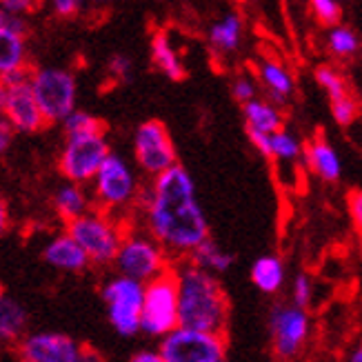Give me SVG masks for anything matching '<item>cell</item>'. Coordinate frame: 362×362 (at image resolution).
<instances>
[{
  "label": "cell",
  "mask_w": 362,
  "mask_h": 362,
  "mask_svg": "<svg viewBox=\"0 0 362 362\" xmlns=\"http://www.w3.org/2000/svg\"><path fill=\"white\" fill-rule=\"evenodd\" d=\"M178 287V325L225 334L229 300L216 274L182 258L174 269Z\"/></svg>",
  "instance_id": "2"
},
{
  "label": "cell",
  "mask_w": 362,
  "mask_h": 362,
  "mask_svg": "<svg viewBox=\"0 0 362 362\" xmlns=\"http://www.w3.org/2000/svg\"><path fill=\"white\" fill-rule=\"evenodd\" d=\"M313 298V282L307 274H298L293 278V287H291V303L307 309L311 305Z\"/></svg>",
  "instance_id": "32"
},
{
  "label": "cell",
  "mask_w": 362,
  "mask_h": 362,
  "mask_svg": "<svg viewBox=\"0 0 362 362\" xmlns=\"http://www.w3.org/2000/svg\"><path fill=\"white\" fill-rule=\"evenodd\" d=\"M187 260H192L194 264H198L200 269H207L211 274H225L231 269L233 264V254H229L227 249H223L218 243H214L211 238H204L192 254L187 256Z\"/></svg>",
  "instance_id": "25"
},
{
  "label": "cell",
  "mask_w": 362,
  "mask_h": 362,
  "mask_svg": "<svg viewBox=\"0 0 362 362\" xmlns=\"http://www.w3.org/2000/svg\"><path fill=\"white\" fill-rule=\"evenodd\" d=\"M29 85L47 122H62L78 107V81L69 69H29Z\"/></svg>",
  "instance_id": "6"
},
{
  "label": "cell",
  "mask_w": 362,
  "mask_h": 362,
  "mask_svg": "<svg viewBox=\"0 0 362 362\" xmlns=\"http://www.w3.org/2000/svg\"><path fill=\"white\" fill-rule=\"evenodd\" d=\"M309 5H311V11L316 13V18L327 27L338 25L342 18L340 0H309Z\"/></svg>",
  "instance_id": "31"
},
{
  "label": "cell",
  "mask_w": 362,
  "mask_h": 362,
  "mask_svg": "<svg viewBox=\"0 0 362 362\" xmlns=\"http://www.w3.org/2000/svg\"><path fill=\"white\" fill-rule=\"evenodd\" d=\"M347 360H349V362H362V344H360V347H356V349L349 354Z\"/></svg>",
  "instance_id": "42"
},
{
  "label": "cell",
  "mask_w": 362,
  "mask_h": 362,
  "mask_svg": "<svg viewBox=\"0 0 362 362\" xmlns=\"http://www.w3.org/2000/svg\"><path fill=\"white\" fill-rule=\"evenodd\" d=\"M38 7V0H0V9L7 18H25Z\"/></svg>",
  "instance_id": "33"
},
{
  "label": "cell",
  "mask_w": 362,
  "mask_h": 362,
  "mask_svg": "<svg viewBox=\"0 0 362 362\" xmlns=\"http://www.w3.org/2000/svg\"><path fill=\"white\" fill-rule=\"evenodd\" d=\"M332 103V116L338 124L342 127H349V124L356 120L358 112H360V105L358 100L351 96V93H344V96L336 98V100H329Z\"/></svg>",
  "instance_id": "30"
},
{
  "label": "cell",
  "mask_w": 362,
  "mask_h": 362,
  "mask_svg": "<svg viewBox=\"0 0 362 362\" xmlns=\"http://www.w3.org/2000/svg\"><path fill=\"white\" fill-rule=\"evenodd\" d=\"M62 129L65 134H85V132H98L105 129V124L89 112H83V109H74V112L62 120Z\"/></svg>",
  "instance_id": "29"
},
{
  "label": "cell",
  "mask_w": 362,
  "mask_h": 362,
  "mask_svg": "<svg viewBox=\"0 0 362 362\" xmlns=\"http://www.w3.org/2000/svg\"><path fill=\"white\" fill-rule=\"evenodd\" d=\"M158 351L163 362H223L227 360V340L225 334L178 325L160 338Z\"/></svg>",
  "instance_id": "8"
},
{
  "label": "cell",
  "mask_w": 362,
  "mask_h": 362,
  "mask_svg": "<svg viewBox=\"0 0 362 362\" xmlns=\"http://www.w3.org/2000/svg\"><path fill=\"white\" fill-rule=\"evenodd\" d=\"M132 360H134V362H163L158 347H156V349H140V351L134 354Z\"/></svg>",
  "instance_id": "39"
},
{
  "label": "cell",
  "mask_w": 362,
  "mask_h": 362,
  "mask_svg": "<svg viewBox=\"0 0 362 362\" xmlns=\"http://www.w3.org/2000/svg\"><path fill=\"white\" fill-rule=\"evenodd\" d=\"M349 211H351V220H354L356 229L362 235V189L349 194Z\"/></svg>",
  "instance_id": "37"
},
{
  "label": "cell",
  "mask_w": 362,
  "mask_h": 362,
  "mask_svg": "<svg viewBox=\"0 0 362 362\" xmlns=\"http://www.w3.org/2000/svg\"><path fill=\"white\" fill-rule=\"evenodd\" d=\"M13 129H11V124L7 122V118L0 114V158L9 151L11 147V140H13Z\"/></svg>",
  "instance_id": "38"
},
{
  "label": "cell",
  "mask_w": 362,
  "mask_h": 362,
  "mask_svg": "<svg viewBox=\"0 0 362 362\" xmlns=\"http://www.w3.org/2000/svg\"><path fill=\"white\" fill-rule=\"evenodd\" d=\"M305 165L316 174L318 178H322L325 182H338L340 174H342V163L338 151L327 143V140L318 138L311 140L309 145H303V156Z\"/></svg>",
  "instance_id": "17"
},
{
  "label": "cell",
  "mask_w": 362,
  "mask_h": 362,
  "mask_svg": "<svg viewBox=\"0 0 362 362\" xmlns=\"http://www.w3.org/2000/svg\"><path fill=\"white\" fill-rule=\"evenodd\" d=\"M316 83L325 89L329 100H336V98L344 96V93H349V85L344 81V76L329 65H320L316 69Z\"/></svg>",
  "instance_id": "28"
},
{
  "label": "cell",
  "mask_w": 362,
  "mask_h": 362,
  "mask_svg": "<svg viewBox=\"0 0 362 362\" xmlns=\"http://www.w3.org/2000/svg\"><path fill=\"white\" fill-rule=\"evenodd\" d=\"M145 282L129 276H114L103 285V303L107 307V320L120 336H136L140 332V311H143Z\"/></svg>",
  "instance_id": "11"
},
{
  "label": "cell",
  "mask_w": 362,
  "mask_h": 362,
  "mask_svg": "<svg viewBox=\"0 0 362 362\" xmlns=\"http://www.w3.org/2000/svg\"><path fill=\"white\" fill-rule=\"evenodd\" d=\"M52 204H54L56 216H58L65 225L69 223V220L78 218L81 214H85L87 209L93 207L91 194L87 192V185L71 182V180H67L65 185H60V187L56 189V192H54V198H52Z\"/></svg>",
  "instance_id": "19"
},
{
  "label": "cell",
  "mask_w": 362,
  "mask_h": 362,
  "mask_svg": "<svg viewBox=\"0 0 362 362\" xmlns=\"http://www.w3.org/2000/svg\"><path fill=\"white\" fill-rule=\"evenodd\" d=\"M207 38L218 54H233L243 42V18L238 13H225L209 27Z\"/></svg>",
  "instance_id": "24"
},
{
  "label": "cell",
  "mask_w": 362,
  "mask_h": 362,
  "mask_svg": "<svg viewBox=\"0 0 362 362\" xmlns=\"http://www.w3.org/2000/svg\"><path fill=\"white\" fill-rule=\"evenodd\" d=\"M27 329V311L25 307L0 291V342H18Z\"/></svg>",
  "instance_id": "23"
},
{
  "label": "cell",
  "mask_w": 362,
  "mask_h": 362,
  "mask_svg": "<svg viewBox=\"0 0 362 362\" xmlns=\"http://www.w3.org/2000/svg\"><path fill=\"white\" fill-rule=\"evenodd\" d=\"M243 114H245V124L247 129L254 132H264L272 134L285 127V118H282L280 109L272 100H262V98H251L243 103Z\"/></svg>",
  "instance_id": "21"
},
{
  "label": "cell",
  "mask_w": 362,
  "mask_h": 362,
  "mask_svg": "<svg viewBox=\"0 0 362 362\" xmlns=\"http://www.w3.org/2000/svg\"><path fill=\"white\" fill-rule=\"evenodd\" d=\"M327 47L336 58H354L360 52V36L351 27L332 25L327 36Z\"/></svg>",
  "instance_id": "27"
},
{
  "label": "cell",
  "mask_w": 362,
  "mask_h": 362,
  "mask_svg": "<svg viewBox=\"0 0 362 362\" xmlns=\"http://www.w3.org/2000/svg\"><path fill=\"white\" fill-rule=\"evenodd\" d=\"M178 327V287L174 272H165L145 282L140 332L149 338H163Z\"/></svg>",
  "instance_id": "7"
},
{
  "label": "cell",
  "mask_w": 362,
  "mask_h": 362,
  "mask_svg": "<svg viewBox=\"0 0 362 362\" xmlns=\"http://www.w3.org/2000/svg\"><path fill=\"white\" fill-rule=\"evenodd\" d=\"M107 153H109V143L105 129L85 132V134H65V143H62L58 156V169L65 176V180L89 185L100 163L107 158Z\"/></svg>",
  "instance_id": "9"
},
{
  "label": "cell",
  "mask_w": 362,
  "mask_h": 362,
  "mask_svg": "<svg viewBox=\"0 0 362 362\" xmlns=\"http://www.w3.org/2000/svg\"><path fill=\"white\" fill-rule=\"evenodd\" d=\"M303 156L300 138L287 132L285 127L269 134V158L280 163H296Z\"/></svg>",
  "instance_id": "26"
},
{
  "label": "cell",
  "mask_w": 362,
  "mask_h": 362,
  "mask_svg": "<svg viewBox=\"0 0 362 362\" xmlns=\"http://www.w3.org/2000/svg\"><path fill=\"white\" fill-rule=\"evenodd\" d=\"M42 258H45L47 264H52L54 269L71 272V274L83 272L85 267L89 264V258L83 251V247L71 238V233L67 229L52 235V238L45 243Z\"/></svg>",
  "instance_id": "16"
},
{
  "label": "cell",
  "mask_w": 362,
  "mask_h": 362,
  "mask_svg": "<svg viewBox=\"0 0 362 362\" xmlns=\"http://www.w3.org/2000/svg\"><path fill=\"white\" fill-rule=\"evenodd\" d=\"M47 5L58 18H74L85 9V0H47Z\"/></svg>",
  "instance_id": "35"
},
{
  "label": "cell",
  "mask_w": 362,
  "mask_h": 362,
  "mask_svg": "<svg viewBox=\"0 0 362 362\" xmlns=\"http://www.w3.org/2000/svg\"><path fill=\"white\" fill-rule=\"evenodd\" d=\"M107 69H109V76L118 78V81H127V78L132 76V71H134L132 58L122 56V54H116V56H112V60H109Z\"/></svg>",
  "instance_id": "36"
},
{
  "label": "cell",
  "mask_w": 362,
  "mask_h": 362,
  "mask_svg": "<svg viewBox=\"0 0 362 362\" xmlns=\"http://www.w3.org/2000/svg\"><path fill=\"white\" fill-rule=\"evenodd\" d=\"M136 211L140 220L134 225L151 233L171 260L187 258L209 238V223L198 200L196 182L178 163L153 176L151 185L140 194Z\"/></svg>",
  "instance_id": "1"
},
{
  "label": "cell",
  "mask_w": 362,
  "mask_h": 362,
  "mask_svg": "<svg viewBox=\"0 0 362 362\" xmlns=\"http://www.w3.org/2000/svg\"><path fill=\"white\" fill-rule=\"evenodd\" d=\"M21 360L25 362H85L93 360L81 342L67 334L38 332L21 338Z\"/></svg>",
  "instance_id": "14"
},
{
  "label": "cell",
  "mask_w": 362,
  "mask_h": 362,
  "mask_svg": "<svg viewBox=\"0 0 362 362\" xmlns=\"http://www.w3.org/2000/svg\"><path fill=\"white\" fill-rule=\"evenodd\" d=\"M3 81V93H0V114L7 118L16 134H36L47 120L38 107L29 85V69L13 71L0 78Z\"/></svg>",
  "instance_id": "10"
},
{
  "label": "cell",
  "mask_w": 362,
  "mask_h": 362,
  "mask_svg": "<svg viewBox=\"0 0 362 362\" xmlns=\"http://www.w3.org/2000/svg\"><path fill=\"white\" fill-rule=\"evenodd\" d=\"M134 158L140 171L147 176H158L160 171L178 163L174 140L160 120L143 122L134 134Z\"/></svg>",
  "instance_id": "12"
},
{
  "label": "cell",
  "mask_w": 362,
  "mask_h": 362,
  "mask_svg": "<svg viewBox=\"0 0 362 362\" xmlns=\"http://www.w3.org/2000/svg\"><path fill=\"white\" fill-rule=\"evenodd\" d=\"M114 264L118 274L147 282L171 269V256L151 233L129 223L127 231H124V238L116 251Z\"/></svg>",
  "instance_id": "5"
},
{
  "label": "cell",
  "mask_w": 362,
  "mask_h": 362,
  "mask_svg": "<svg viewBox=\"0 0 362 362\" xmlns=\"http://www.w3.org/2000/svg\"><path fill=\"white\" fill-rule=\"evenodd\" d=\"M151 62L169 81H182L185 78L182 54L178 52V47L171 42L169 34H165V31H156L151 38Z\"/></svg>",
  "instance_id": "20"
},
{
  "label": "cell",
  "mask_w": 362,
  "mask_h": 362,
  "mask_svg": "<svg viewBox=\"0 0 362 362\" xmlns=\"http://www.w3.org/2000/svg\"><path fill=\"white\" fill-rule=\"evenodd\" d=\"M309 313L298 305H278L269 313V334L274 354L282 360L296 358L309 338Z\"/></svg>",
  "instance_id": "13"
},
{
  "label": "cell",
  "mask_w": 362,
  "mask_h": 362,
  "mask_svg": "<svg viewBox=\"0 0 362 362\" xmlns=\"http://www.w3.org/2000/svg\"><path fill=\"white\" fill-rule=\"evenodd\" d=\"M7 25V16H5V11L3 9H0V29H3Z\"/></svg>",
  "instance_id": "43"
},
{
  "label": "cell",
  "mask_w": 362,
  "mask_h": 362,
  "mask_svg": "<svg viewBox=\"0 0 362 362\" xmlns=\"http://www.w3.org/2000/svg\"><path fill=\"white\" fill-rule=\"evenodd\" d=\"M89 194L93 207L132 223L129 214L136 211L143 187H140L136 169L122 156L109 151L98 171L89 180Z\"/></svg>",
  "instance_id": "3"
},
{
  "label": "cell",
  "mask_w": 362,
  "mask_h": 362,
  "mask_svg": "<svg viewBox=\"0 0 362 362\" xmlns=\"http://www.w3.org/2000/svg\"><path fill=\"white\" fill-rule=\"evenodd\" d=\"M258 78L262 87L267 89V93H269V100L276 103L278 107L287 105V100L293 96V91H296L293 76L282 62L264 58L258 65Z\"/></svg>",
  "instance_id": "18"
},
{
  "label": "cell",
  "mask_w": 362,
  "mask_h": 362,
  "mask_svg": "<svg viewBox=\"0 0 362 362\" xmlns=\"http://www.w3.org/2000/svg\"><path fill=\"white\" fill-rule=\"evenodd\" d=\"M109 5V0H85V7L89 9H103Z\"/></svg>",
  "instance_id": "41"
},
{
  "label": "cell",
  "mask_w": 362,
  "mask_h": 362,
  "mask_svg": "<svg viewBox=\"0 0 362 362\" xmlns=\"http://www.w3.org/2000/svg\"><path fill=\"white\" fill-rule=\"evenodd\" d=\"M285 280H287V269L280 256L267 254L251 264V282H254L258 291L267 296L278 293L285 287Z\"/></svg>",
  "instance_id": "22"
},
{
  "label": "cell",
  "mask_w": 362,
  "mask_h": 362,
  "mask_svg": "<svg viewBox=\"0 0 362 362\" xmlns=\"http://www.w3.org/2000/svg\"><path fill=\"white\" fill-rule=\"evenodd\" d=\"M27 27L25 18H7V25L0 29V78L29 69L27 65Z\"/></svg>",
  "instance_id": "15"
},
{
  "label": "cell",
  "mask_w": 362,
  "mask_h": 362,
  "mask_svg": "<svg viewBox=\"0 0 362 362\" xmlns=\"http://www.w3.org/2000/svg\"><path fill=\"white\" fill-rule=\"evenodd\" d=\"M127 227V220L103 211L98 207H91L67 223V231L71 233V238L83 247L89 262L93 264L114 262Z\"/></svg>",
  "instance_id": "4"
},
{
  "label": "cell",
  "mask_w": 362,
  "mask_h": 362,
  "mask_svg": "<svg viewBox=\"0 0 362 362\" xmlns=\"http://www.w3.org/2000/svg\"><path fill=\"white\" fill-rule=\"evenodd\" d=\"M231 93H233V98L238 100V103H247V100L258 96V85H256L254 78L238 76L233 81V85H231Z\"/></svg>",
  "instance_id": "34"
},
{
  "label": "cell",
  "mask_w": 362,
  "mask_h": 362,
  "mask_svg": "<svg viewBox=\"0 0 362 362\" xmlns=\"http://www.w3.org/2000/svg\"><path fill=\"white\" fill-rule=\"evenodd\" d=\"M9 227V209H7V202L5 198L0 196V235H3Z\"/></svg>",
  "instance_id": "40"
},
{
  "label": "cell",
  "mask_w": 362,
  "mask_h": 362,
  "mask_svg": "<svg viewBox=\"0 0 362 362\" xmlns=\"http://www.w3.org/2000/svg\"><path fill=\"white\" fill-rule=\"evenodd\" d=\"M0 93H3V81H0Z\"/></svg>",
  "instance_id": "44"
}]
</instances>
